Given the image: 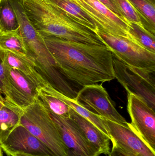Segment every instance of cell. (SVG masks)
Here are the masks:
<instances>
[{
	"instance_id": "cell-1",
	"label": "cell",
	"mask_w": 155,
	"mask_h": 156,
	"mask_svg": "<svg viewBox=\"0 0 155 156\" xmlns=\"http://www.w3.org/2000/svg\"><path fill=\"white\" fill-rule=\"evenodd\" d=\"M61 73L83 88L115 79L113 56L106 46L43 37Z\"/></svg>"
},
{
	"instance_id": "cell-2",
	"label": "cell",
	"mask_w": 155,
	"mask_h": 156,
	"mask_svg": "<svg viewBox=\"0 0 155 156\" xmlns=\"http://www.w3.org/2000/svg\"><path fill=\"white\" fill-rule=\"evenodd\" d=\"M23 3L29 20L43 37H54L70 42L106 46L96 32L43 0H23Z\"/></svg>"
},
{
	"instance_id": "cell-3",
	"label": "cell",
	"mask_w": 155,
	"mask_h": 156,
	"mask_svg": "<svg viewBox=\"0 0 155 156\" xmlns=\"http://www.w3.org/2000/svg\"><path fill=\"white\" fill-rule=\"evenodd\" d=\"M20 124L42 141L56 156H66L58 130L39 98L24 110Z\"/></svg>"
},
{
	"instance_id": "cell-4",
	"label": "cell",
	"mask_w": 155,
	"mask_h": 156,
	"mask_svg": "<svg viewBox=\"0 0 155 156\" xmlns=\"http://www.w3.org/2000/svg\"><path fill=\"white\" fill-rule=\"evenodd\" d=\"M113 56L115 79L127 93L139 97L155 111V66L135 67Z\"/></svg>"
},
{
	"instance_id": "cell-5",
	"label": "cell",
	"mask_w": 155,
	"mask_h": 156,
	"mask_svg": "<svg viewBox=\"0 0 155 156\" xmlns=\"http://www.w3.org/2000/svg\"><path fill=\"white\" fill-rule=\"evenodd\" d=\"M96 33L112 54L121 62L135 67L155 66V54L141 47L130 38L114 35L98 28Z\"/></svg>"
},
{
	"instance_id": "cell-6",
	"label": "cell",
	"mask_w": 155,
	"mask_h": 156,
	"mask_svg": "<svg viewBox=\"0 0 155 156\" xmlns=\"http://www.w3.org/2000/svg\"><path fill=\"white\" fill-rule=\"evenodd\" d=\"M87 110L103 118L128 127V122L117 112L109 94L101 84L83 87L79 90L75 100Z\"/></svg>"
},
{
	"instance_id": "cell-7",
	"label": "cell",
	"mask_w": 155,
	"mask_h": 156,
	"mask_svg": "<svg viewBox=\"0 0 155 156\" xmlns=\"http://www.w3.org/2000/svg\"><path fill=\"white\" fill-rule=\"evenodd\" d=\"M54 122L66 156H99L101 154L86 138L78 126L69 117L48 111Z\"/></svg>"
},
{
	"instance_id": "cell-8",
	"label": "cell",
	"mask_w": 155,
	"mask_h": 156,
	"mask_svg": "<svg viewBox=\"0 0 155 156\" xmlns=\"http://www.w3.org/2000/svg\"><path fill=\"white\" fill-rule=\"evenodd\" d=\"M127 111L132 122L130 126L155 152V113L144 101L127 93Z\"/></svg>"
},
{
	"instance_id": "cell-9",
	"label": "cell",
	"mask_w": 155,
	"mask_h": 156,
	"mask_svg": "<svg viewBox=\"0 0 155 156\" xmlns=\"http://www.w3.org/2000/svg\"><path fill=\"white\" fill-rule=\"evenodd\" d=\"M96 23L98 29L114 35L129 38L128 23L98 0H74Z\"/></svg>"
},
{
	"instance_id": "cell-10",
	"label": "cell",
	"mask_w": 155,
	"mask_h": 156,
	"mask_svg": "<svg viewBox=\"0 0 155 156\" xmlns=\"http://www.w3.org/2000/svg\"><path fill=\"white\" fill-rule=\"evenodd\" d=\"M0 146L6 155L9 153H22L56 156L42 141L20 124L0 142Z\"/></svg>"
},
{
	"instance_id": "cell-11",
	"label": "cell",
	"mask_w": 155,
	"mask_h": 156,
	"mask_svg": "<svg viewBox=\"0 0 155 156\" xmlns=\"http://www.w3.org/2000/svg\"><path fill=\"white\" fill-rule=\"evenodd\" d=\"M110 140L127 153L136 156H155L152 150L130 126H123L103 118Z\"/></svg>"
},
{
	"instance_id": "cell-12",
	"label": "cell",
	"mask_w": 155,
	"mask_h": 156,
	"mask_svg": "<svg viewBox=\"0 0 155 156\" xmlns=\"http://www.w3.org/2000/svg\"><path fill=\"white\" fill-rule=\"evenodd\" d=\"M69 117L78 126L87 141L99 151L101 154H109L110 139L108 136L71 108Z\"/></svg>"
},
{
	"instance_id": "cell-13",
	"label": "cell",
	"mask_w": 155,
	"mask_h": 156,
	"mask_svg": "<svg viewBox=\"0 0 155 156\" xmlns=\"http://www.w3.org/2000/svg\"><path fill=\"white\" fill-rule=\"evenodd\" d=\"M4 66L6 74L12 84L18 102L24 110L38 98L36 86L18 70L4 65Z\"/></svg>"
},
{
	"instance_id": "cell-14",
	"label": "cell",
	"mask_w": 155,
	"mask_h": 156,
	"mask_svg": "<svg viewBox=\"0 0 155 156\" xmlns=\"http://www.w3.org/2000/svg\"><path fill=\"white\" fill-rule=\"evenodd\" d=\"M0 49L9 51L20 58L35 66V60L29 53L19 31L3 32L0 34Z\"/></svg>"
},
{
	"instance_id": "cell-15",
	"label": "cell",
	"mask_w": 155,
	"mask_h": 156,
	"mask_svg": "<svg viewBox=\"0 0 155 156\" xmlns=\"http://www.w3.org/2000/svg\"><path fill=\"white\" fill-rule=\"evenodd\" d=\"M38 97L49 112L69 117L70 107L56 95V90L46 80L36 87Z\"/></svg>"
},
{
	"instance_id": "cell-16",
	"label": "cell",
	"mask_w": 155,
	"mask_h": 156,
	"mask_svg": "<svg viewBox=\"0 0 155 156\" xmlns=\"http://www.w3.org/2000/svg\"><path fill=\"white\" fill-rule=\"evenodd\" d=\"M2 58L5 66L16 69L23 74L36 87L45 80L42 76L35 70L32 64L20 58L11 52L2 49Z\"/></svg>"
},
{
	"instance_id": "cell-17",
	"label": "cell",
	"mask_w": 155,
	"mask_h": 156,
	"mask_svg": "<svg viewBox=\"0 0 155 156\" xmlns=\"http://www.w3.org/2000/svg\"><path fill=\"white\" fill-rule=\"evenodd\" d=\"M64 12L67 15L96 33V23L81 7L72 0H43Z\"/></svg>"
},
{
	"instance_id": "cell-18",
	"label": "cell",
	"mask_w": 155,
	"mask_h": 156,
	"mask_svg": "<svg viewBox=\"0 0 155 156\" xmlns=\"http://www.w3.org/2000/svg\"><path fill=\"white\" fill-rule=\"evenodd\" d=\"M0 93L3 96L5 106L22 114L23 109L18 102L12 84L11 83L5 69L0 49Z\"/></svg>"
},
{
	"instance_id": "cell-19",
	"label": "cell",
	"mask_w": 155,
	"mask_h": 156,
	"mask_svg": "<svg viewBox=\"0 0 155 156\" xmlns=\"http://www.w3.org/2000/svg\"><path fill=\"white\" fill-rule=\"evenodd\" d=\"M129 38L141 47L155 54V35L147 31L144 26L127 22Z\"/></svg>"
},
{
	"instance_id": "cell-20",
	"label": "cell",
	"mask_w": 155,
	"mask_h": 156,
	"mask_svg": "<svg viewBox=\"0 0 155 156\" xmlns=\"http://www.w3.org/2000/svg\"><path fill=\"white\" fill-rule=\"evenodd\" d=\"M56 94L57 96L67 105L71 109H72L84 118L90 121L97 128H99L104 133L109 136L108 133L105 127L102 117L87 110L85 107L77 102L75 100L70 99L64 94H62L57 90H56Z\"/></svg>"
},
{
	"instance_id": "cell-21",
	"label": "cell",
	"mask_w": 155,
	"mask_h": 156,
	"mask_svg": "<svg viewBox=\"0 0 155 156\" xmlns=\"http://www.w3.org/2000/svg\"><path fill=\"white\" fill-rule=\"evenodd\" d=\"M19 28L17 16L8 0L0 1V30L3 32L15 31Z\"/></svg>"
},
{
	"instance_id": "cell-22",
	"label": "cell",
	"mask_w": 155,
	"mask_h": 156,
	"mask_svg": "<svg viewBox=\"0 0 155 156\" xmlns=\"http://www.w3.org/2000/svg\"><path fill=\"white\" fill-rule=\"evenodd\" d=\"M143 17L149 26V31L155 35V5L154 0H128Z\"/></svg>"
},
{
	"instance_id": "cell-23",
	"label": "cell",
	"mask_w": 155,
	"mask_h": 156,
	"mask_svg": "<svg viewBox=\"0 0 155 156\" xmlns=\"http://www.w3.org/2000/svg\"><path fill=\"white\" fill-rule=\"evenodd\" d=\"M19 114L5 106L0 111V142L20 125Z\"/></svg>"
},
{
	"instance_id": "cell-24",
	"label": "cell",
	"mask_w": 155,
	"mask_h": 156,
	"mask_svg": "<svg viewBox=\"0 0 155 156\" xmlns=\"http://www.w3.org/2000/svg\"><path fill=\"white\" fill-rule=\"evenodd\" d=\"M127 22L144 26L137 10L128 0H112Z\"/></svg>"
},
{
	"instance_id": "cell-25",
	"label": "cell",
	"mask_w": 155,
	"mask_h": 156,
	"mask_svg": "<svg viewBox=\"0 0 155 156\" xmlns=\"http://www.w3.org/2000/svg\"><path fill=\"white\" fill-rule=\"evenodd\" d=\"M98 1L101 2L109 10H111L116 15L118 16L119 17H120V18L127 21L124 18L121 12L119 11L117 6L113 2L112 0H98Z\"/></svg>"
},
{
	"instance_id": "cell-26",
	"label": "cell",
	"mask_w": 155,
	"mask_h": 156,
	"mask_svg": "<svg viewBox=\"0 0 155 156\" xmlns=\"http://www.w3.org/2000/svg\"><path fill=\"white\" fill-rule=\"evenodd\" d=\"M112 142L113 146L112 150L108 154L109 156H136L126 152L120 148L114 142Z\"/></svg>"
},
{
	"instance_id": "cell-27",
	"label": "cell",
	"mask_w": 155,
	"mask_h": 156,
	"mask_svg": "<svg viewBox=\"0 0 155 156\" xmlns=\"http://www.w3.org/2000/svg\"><path fill=\"white\" fill-rule=\"evenodd\" d=\"M8 156H40L33 155L28 154H22V153H9L7 154Z\"/></svg>"
},
{
	"instance_id": "cell-28",
	"label": "cell",
	"mask_w": 155,
	"mask_h": 156,
	"mask_svg": "<svg viewBox=\"0 0 155 156\" xmlns=\"http://www.w3.org/2000/svg\"><path fill=\"white\" fill-rule=\"evenodd\" d=\"M5 106L4 99L1 93H0V111Z\"/></svg>"
},
{
	"instance_id": "cell-29",
	"label": "cell",
	"mask_w": 155,
	"mask_h": 156,
	"mask_svg": "<svg viewBox=\"0 0 155 156\" xmlns=\"http://www.w3.org/2000/svg\"><path fill=\"white\" fill-rule=\"evenodd\" d=\"M0 156H3L2 150L0 146Z\"/></svg>"
},
{
	"instance_id": "cell-30",
	"label": "cell",
	"mask_w": 155,
	"mask_h": 156,
	"mask_svg": "<svg viewBox=\"0 0 155 156\" xmlns=\"http://www.w3.org/2000/svg\"><path fill=\"white\" fill-rule=\"evenodd\" d=\"M1 33H2V32H1V30H0V34H1Z\"/></svg>"
},
{
	"instance_id": "cell-31",
	"label": "cell",
	"mask_w": 155,
	"mask_h": 156,
	"mask_svg": "<svg viewBox=\"0 0 155 156\" xmlns=\"http://www.w3.org/2000/svg\"><path fill=\"white\" fill-rule=\"evenodd\" d=\"M72 1H74V0H72Z\"/></svg>"
},
{
	"instance_id": "cell-32",
	"label": "cell",
	"mask_w": 155,
	"mask_h": 156,
	"mask_svg": "<svg viewBox=\"0 0 155 156\" xmlns=\"http://www.w3.org/2000/svg\"><path fill=\"white\" fill-rule=\"evenodd\" d=\"M0 1H1V0H0Z\"/></svg>"
}]
</instances>
